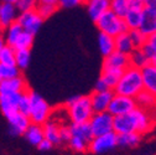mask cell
Wrapping results in <instances>:
<instances>
[{"label":"cell","instance_id":"13","mask_svg":"<svg viewBox=\"0 0 156 155\" xmlns=\"http://www.w3.org/2000/svg\"><path fill=\"white\" fill-rule=\"evenodd\" d=\"M130 66L129 62V55L119 52V51H113L108 56L104 57L103 66L102 67H109V68H119V70H125Z\"/></svg>","mask_w":156,"mask_h":155},{"label":"cell","instance_id":"41","mask_svg":"<svg viewBox=\"0 0 156 155\" xmlns=\"http://www.w3.org/2000/svg\"><path fill=\"white\" fill-rule=\"evenodd\" d=\"M86 3V0H58V6L65 8V9H71L80 6Z\"/></svg>","mask_w":156,"mask_h":155},{"label":"cell","instance_id":"42","mask_svg":"<svg viewBox=\"0 0 156 155\" xmlns=\"http://www.w3.org/2000/svg\"><path fill=\"white\" fill-rule=\"evenodd\" d=\"M141 51L144 52V55H145V56L147 57V59H149V61H151V59H152V57L156 55V52L154 51V49L151 47V45H150L147 41H146V44L141 47Z\"/></svg>","mask_w":156,"mask_h":155},{"label":"cell","instance_id":"50","mask_svg":"<svg viewBox=\"0 0 156 155\" xmlns=\"http://www.w3.org/2000/svg\"><path fill=\"white\" fill-rule=\"evenodd\" d=\"M2 3H8V4H15L16 0H2Z\"/></svg>","mask_w":156,"mask_h":155},{"label":"cell","instance_id":"2","mask_svg":"<svg viewBox=\"0 0 156 155\" xmlns=\"http://www.w3.org/2000/svg\"><path fill=\"white\" fill-rule=\"evenodd\" d=\"M143 89L144 87H143L141 72L139 68L133 66H129L123 71V74L119 78L118 83L113 88L114 93L131 97V98H135L136 94L140 93Z\"/></svg>","mask_w":156,"mask_h":155},{"label":"cell","instance_id":"8","mask_svg":"<svg viewBox=\"0 0 156 155\" xmlns=\"http://www.w3.org/2000/svg\"><path fill=\"white\" fill-rule=\"evenodd\" d=\"M135 108H136V103H135L134 98L114 93L107 110L113 115V117H116V115L126 114V113L134 110Z\"/></svg>","mask_w":156,"mask_h":155},{"label":"cell","instance_id":"4","mask_svg":"<svg viewBox=\"0 0 156 155\" xmlns=\"http://www.w3.org/2000/svg\"><path fill=\"white\" fill-rule=\"evenodd\" d=\"M29 98H30V112H29V119L34 124L42 125L47 122L52 114V109L50 104L42 98L40 94H37L34 91H29Z\"/></svg>","mask_w":156,"mask_h":155},{"label":"cell","instance_id":"43","mask_svg":"<svg viewBox=\"0 0 156 155\" xmlns=\"http://www.w3.org/2000/svg\"><path fill=\"white\" fill-rule=\"evenodd\" d=\"M144 9L156 16V0H144Z\"/></svg>","mask_w":156,"mask_h":155},{"label":"cell","instance_id":"45","mask_svg":"<svg viewBox=\"0 0 156 155\" xmlns=\"http://www.w3.org/2000/svg\"><path fill=\"white\" fill-rule=\"evenodd\" d=\"M129 9H144V2L141 0H128Z\"/></svg>","mask_w":156,"mask_h":155},{"label":"cell","instance_id":"11","mask_svg":"<svg viewBox=\"0 0 156 155\" xmlns=\"http://www.w3.org/2000/svg\"><path fill=\"white\" fill-rule=\"evenodd\" d=\"M21 94L23 92L0 94V109H2L3 114L5 115V118H9L10 115L17 112V103H19Z\"/></svg>","mask_w":156,"mask_h":155},{"label":"cell","instance_id":"36","mask_svg":"<svg viewBox=\"0 0 156 155\" xmlns=\"http://www.w3.org/2000/svg\"><path fill=\"white\" fill-rule=\"evenodd\" d=\"M68 145L72 150L78 151V153H84L88 151V145L89 143L86 142L84 139L80 138V137H76V135H71V139L68 142Z\"/></svg>","mask_w":156,"mask_h":155},{"label":"cell","instance_id":"51","mask_svg":"<svg viewBox=\"0 0 156 155\" xmlns=\"http://www.w3.org/2000/svg\"><path fill=\"white\" fill-rule=\"evenodd\" d=\"M150 62H151V63H152L154 66H156V55H155V56L152 57V59H151V61H150Z\"/></svg>","mask_w":156,"mask_h":155},{"label":"cell","instance_id":"15","mask_svg":"<svg viewBox=\"0 0 156 155\" xmlns=\"http://www.w3.org/2000/svg\"><path fill=\"white\" fill-rule=\"evenodd\" d=\"M88 15L95 23L98 19L110 9V0H86Z\"/></svg>","mask_w":156,"mask_h":155},{"label":"cell","instance_id":"17","mask_svg":"<svg viewBox=\"0 0 156 155\" xmlns=\"http://www.w3.org/2000/svg\"><path fill=\"white\" fill-rule=\"evenodd\" d=\"M60 127H61L60 123H57L56 121H52L51 118L42 124L44 137L52 145H60L61 144V140H60Z\"/></svg>","mask_w":156,"mask_h":155},{"label":"cell","instance_id":"47","mask_svg":"<svg viewBox=\"0 0 156 155\" xmlns=\"http://www.w3.org/2000/svg\"><path fill=\"white\" fill-rule=\"evenodd\" d=\"M147 42L151 45V47H152L154 51L156 52V32L152 34V35H150V36L147 37Z\"/></svg>","mask_w":156,"mask_h":155},{"label":"cell","instance_id":"9","mask_svg":"<svg viewBox=\"0 0 156 155\" xmlns=\"http://www.w3.org/2000/svg\"><path fill=\"white\" fill-rule=\"evenodd\" d=\"M16 21L23 27L24 31L30 32L35 36L37 34V31L40 30V27L44 23V19L37 14L36 9H34V10L20 13V15L16 17Z\"/></svg>","mask_w":156,"mask_h":155},{"label":"cell","instance_id":"6","mask_svg":"<svg viewBox=\"0 0 156 155\" xmlns=\"http://www.w3.org/2000/svg\"><path fill=\"white\" fill-rule=\"evenodd\" d=\"M113 118L114 117L108 110L94 113L88 122L93 133V137H99V135L113 132Z\"/></svg>","mask_w":156,"mask_h":155},{"label":"cell","instance_id":"29","mask_svg":"<svg viewBox=\"0 0 156 155\" xmlns=\"http://www.w3.org/2000/svg\"><path fill=\"white\" fill-rule=\"evenodd\" d=\"M141 140L139 133H124L118 134V145L120 146H136Z\"/></svg>","mask_w":156,"mask_h":155},{"label":"cell","instance_id":"53","mask_svg":"<svg viewBox=\"0 0 156 155\" xmlns=\"http://www.w3.org/2000/svg\"><path fill=\"white\" fill-rule=\"evenodd\" d=\"M141 2H144V0H141Z\"/></svg>","mask_w":156,"mask_h":155},{"label":"cell","instance_id":"26","mask_svg":"<svg viewBox=\"0 0 156 155\" xmlns=\"http://www.w3.org/2000/svg\"><path fill=\"white\" fill-rule=\"evenodd\" d=\"M98 45L102 55L105 57L113 51H115V42H114V36H110L104 32H99L98 36Z\"/></svg>","mask_w":156,"mask_h":155},{"label":"cell","instance_id":"25","mask_svg":"<svg viewBox=\"0 0 156 155\" xmlns=\"http://www.w3.org/2000/svg\"><path fill=\"white\" fill-rule=\"evenodd\" d=\"M114 42H115V50L119 51V52L129 55L134 50V46L131 44V40H130L128 32H123V34L116 35L114 37Z\"/></svg>","mask_w":156,"mask_h":155},{"label":"cell","instance_id":"5","mask_svg":"<svg viewBox=\"0 0 156 155\" xmlns=\"http://www.w3.org/2000/svg\"><path fill=\"white\" fill-rule=\"evenodd\" d=\"M95 25L101 32L108 34L110 36H116L123 32H128L129 29L124 21V19L116 16L113 11L108 10L105 11L98 20L95 21Z\"/></svg>","mask_w":156,"mask_h":155},{"label":"cell","instance_id":"14","mask_svg":"<svg viewBox=\"0 0 156 155\" xmlns=\"http://www.w3.org/2000/svg\"><path fill=\"white\" fill-rule=\"evenodd\" d=\"M140 72H141L144 89L156 96V66L149 62L143 68H140Z\"/></svg>","mask_w":156,"mask_h":155},{"label":"cell","instance_id":"10","mask_svg":"<svg viewBox=\"0 0 156 155\" xmlns=\"http://www.w3.org/2000/svg\"><path fill=\"white\" fill-rule=\"evenodd\" d=\"M114 96L113 89H108L104 92H97L94 91L92 94H89L90 98V104L93 108L94 113H99V112H105L108 109V106Z\"/></svg>","mask_w":156,"mask_h":155},{"label":"cell","instance_id":"46","mask_svg":"<svg viewBox=\"0 0 156 155\" xmlns=\"http://www.w3.org/2000/svg\"><path fill=\"white\" fill-rule=\"evenodd\" d=\"M52 146H53V145H52V144H51V143H50L47 139H45V138H44V139H42L40 143H38V145H37V148L40 149L41 151H46V150H50Z\"/></svg>","mask_w":156,"mask_h":155},{"label":"cell","instance_id":"34","mask_svg":"<svg viewBox=\"0 0 156 155\" xmlns=\"http://www.w3.org/2000/svg\"><path fill=\"white\" fill-rule=\"evenodd\" d=\"M110 11H113L116 16L124 19L129 10L128 0H110Z\"/></svg>","mask_w":156,"mask_h":155},{"label":"cell","instance_id":"35","mask_svg":"<svg viewBox=\"0 0 156 155\" xmlns=\"http://www.w3.org/2000/svg\"><path fill=\"white\" fill-rule=\"evenodd\" d=\"M17 76H20V70L16 66H8V65L0 63V82L14 78V77H17Z\"/></svg>","mask_w":156,"mask_h":155},{"label":"cell","instance_id":"24","mask_svg":"<svg viewBox=\"0 0 156 155\" xmlns=\"http://www.w3.org/2000/svg\"><path fill=\"white\" fill-rule=\"evenodd\" d=\"M143 10L144 9H129L124 16V21L129 30L139 29L143 20Z\"/></svg>","mask_w":156,"mask_h":155},{"label":"cell","instance_id":"3","mask_svg":"<svg viewBox=\"0 0 156 155\" xmlns=\"http://www.w3.org/2000/svg\"><path fill=\"white\" fill-rule=\"evenodd\" d=\"M66 112L72 123H88L94 114L89 96H73L66 102Z\"/></svg>","mask_w":156,"mask_h":155},{"label":"cell","instance_id":"27","mask_svg":"<svg viewBox=\"0 0 156 155\" xmlns=\"http://www.w3.org/2000/svg\"><path fill=\"white\" fill-rule=\"evenodd\" d=\"M129 62L130 66L136 67V68H143L145 65H147L150 61L149 59L144 55V52L141 51V49H134L130 53H129Z\"/></svg>","mask_w":156,"mask_h":155},{"label":"cell","instance_id":"32","mask_svg":"<svg viewBox=\"0 0 156 155\" xmlns=\"http://www.w3.org/2000/svg\"><path fill=\"white\" fill-rule=\"evenodd\" d=\"M0 63L15 66V49L9 45H4L0 51Z\"/></svg>","mask_w":156,"mask_h":155},{"label":"cell","instance_id":"22","mask_svg":"<svg viewBox=\"0 0 156 155\" xmlns=\"http://www.w3.org/2000/svg\"><path fill=\"white\" fill-rule=\"evenodd\" d=\"M139 30L147 37L156 32V16L147 10H143V20L139 26Z\"/></svg>","mask_w":156,"mask_h":155},{"label":"cell","instance_id":"20","mask_svg":"<svg viewBox=\"0 0 156 155\" xmlns=\"http://www.w3.org/2000/svg\"><path fill=\"white\" fill-rule=\"evenodd\" d=\"M24 137L25 139L32 144V145H38L45 137H44V129H42V125L40 124H34V123H30V125L27 127V129L24 132Z\"/></svg>","mask_w":156,"mask_h":155},{"label":"cell","instance_id":"39","mask_svg":"<svg viewBox=\"0 0 156 155\" xmlns=\"http://www.w3.org/2000/svg\"><path fill=\"white\" fill-rule=\"evenodd\" d=\"M16 11H29V10H34L37 5V0H16V3L14 4Z\"/></svg>","mask_w":156,"mask_h":155},{"label":"cell","instance_id":"31","mask_svg":"<svg viewBox=\"0 0 156 155\" xmlns=\"http://www.w3.org/2000/svg\"><path fill=\"white\" fill-rule=\"evenodd\" d=\"M34 44V35L26 31H23L20 36L17 37V40L14 45L15 50H30Z\"/></svg>","mask_w":156,"mask_h":155},{"label":"cell","instance_id":"23","mask_svg":"<svg viewBox=\"0 0 156 155\" xmlns=\"http://www.w3.org/2000/svg\"><path fill=\"white\" fill-rule=\"evenodd\" d=\"M124 70H119V68H109V67H102V74L101 78L108 85V87L110 89H113L116 83H118L119 78L123 74Z\"/></svg>","mask_w":156,"mask_h":155},{"label":"cell","instance_id":"48","mask_svg":"<svg viewBox=\"0 0 156 155\" xmlns=\"http://www.w3.org/2000/svg\"><path fill=\"white\" fill-rule=\"evenodd\" d=\"M37 3H41V4H47V5H55V6H58V0H38Z\"/></svg>","mask_w":156,"mask_h":155},{"label":"cell","instance_id":"49","mask_svg":"<svg viewBox=\"0 0 156 155\" xmlns=\"http://www.w3.org/2000/svg\"><path fill=\"white\" fill-rule=\"evenodd\" d=\"M4 45H5V41H4V38H3V36L0 35V51H2V49L4 47Z\"/></svg>","mask_w":156,"mask_h":155},{"label":"cell","instance_id":"37","mask_svg":"<svg viewBox=\"0 0 156 155\" xmlns=\"http://www.w3.org/2000/svg\"><path fill=\"white\" fill-rule=\"evenodd\" d=\"M29 91H25L23 92L20 99H19V103H17V112H20L21 114L24 115H27L29 117V112H30V98H29Z\"/></svg>","mask_w":156,"mask_h":155},{"label":"cell","instance_id":"40","mask_svg":"<svg viewBox=\"0 0 156 155\" xmlns=\"http://www.w3.org/2000/svg\"><path fill=\"white\" fill-rule=\"evenodd\" d=\"M69 139H71L69 125L61 124V127H60V140H61V144H68Z\"/></svg>","mask_w":156,"mask_h":155},{"label":"cell","instance_id":"7","mask_svg":"<svg viewBox=\"0 0 156 155\" xmlns=\"http://www.w3.org/2000/svg\"><path fill=\"white\" fill-rule=\"evenodd\" d=\"M118 145V134L110 132L99 137H94L88 145V151L93 154H103Z\"/></svg>","mask_w":156,"mask_h":155},{"label":"cell","instance_id":"33","mask_svg":"<svg viewBox=\"0 0 156 155\" xmlns=\"http://www.w3.org/2000/svg\"><path fill=\"white\" fill-rule=\"evenodd\" d=\"M128 34H129V37L131 40V44H133L134 49H141L147 41V36L144 35L139 29L129 30Z\"/></svg>","mask_w":156,"mask_h":155},{"label":"cell","instance_id":"16","mask_svg":"<svg viewBox=\"0 0 156 155\" xmlns=\"http://www.w3.org/2000/svg\"><path fill=\"white\" fill-rule=\"evenodd\" d=\"M27 83L24 80V77L17 76L10 80H5L0 82V94L6 93H15V92H24L27 91Z\"/></svg>","mask_w":156,"mask_h":155},{"label":"cell","instance_id":"30","mask_svg":"<svg viewBox=\"0 0 156 155\" xmlns=\"http://www.w3.org/2000/svg\"><path fill=\"white\" fill-rule=\"evenodd\" d=\"M31 52L30 50H15V66L19 70H25L30 65Z\"/></svg>","mask_w":156,"mask_h":155},{"label":"cell","instance_id":"44","mask_svg":"<svg viewBox=\"0 0 156 155\" xmlns=\"http://www.w3.org/2000/svg\"><path fill=\"white\" fill-rule=\"evenodd\" d=\"M108 89H110V88L108 87V85H107L102 78H99L98 81L95 82L94 91H97V92H104V91H108Z\"/></svg>","mask_w":156,"mask_h":155},{"label":"cell","instance_id":"12","mask_svg":"<svg viewBox=\"0 0 156 155\" xmlns=\"http://www.w3.org/2000/svg\"><path fill=\"white\" fill-rule=\"evenodd\" d=\"M6 119H8L9 124H10L9 132H10L11 135H15V137L16 135H23L24 132L27 129V127L31 123L27 115H24L20 112L14 113L12 115H10V117L6 118Z\"/></svg>","mask_w":156,"mask_h":155},{"label":"cell","instance_id":"1","mask_svg":"<svg viewBox=\"0 0 156 155\" xmlns=\"http://www.w3.org/2000/svg\"><path fill=\"white\" fill-rule=\"evenodd\" d=\"M155 119L156 118L152 115V112L136 107L126 114L116 115L113 118V132L116 134L139 133L143 135L154 128Z\"/></svg>","mask_w":156,"mask_h":155},{"label":"cell","instance_id":"18","mask_svg":"<svg viewBox=\"0 0 156 155\" xmlns=\"http://www.w3.org/2000/svg\"><path fill=\"white\" fill-rule=\"evenodd\" d=\"M16 21V9L14 4H0V29H6L10 24Z\"/></svg>","mask_w":156,"mask_h":155},{"label":"cell","instance_id":"54","mask_svg":"<svg viewBox=\"0 0 156 155\" xmlns=\"http://www.w3.org/2000/svg\"><path fill=\"white\" fill-rule=\"evenodd\" d=\"M37 2H38V0H37Z\"/></svg>","mask_w":156,"mask_h":155},{"label":"cell","instance_id":"19","mask_svg":"<svg viewBox=\"0 0 156 155\" xmlns=\"http://www.w3.org/2000/svg\"><path fill=\"white\" fill-rule=\"evenodd\" d=\"M135 103L138 108H141L147 112H152L156 108V96H154L152 93L143 89L140 93L136 94L135 97Z\"/></svg>","mask_w":156,"mask_h":155},{"label":"cell","instance_id":"52","mask_svg":"<svg viewBox=\"0 0 156 155\" xmlns=\"http://www.w3.org/2000/svg\"><path fill=\"white\" fill-rule=\"evenodd\" d=\"M0 35H2V29H0Z\"/></svg>","mask_w":156,"mask_h":155},{"label":"cell","instance_id":"21","mask_svg":"<svg viewBox=\"0 0 156 155\" xmlns=\"http://www.w3.org/2000/svg\"><path fill=\"white\" fill-rule=\"evenodd\" d=\"M69 130H71V135L80 137L88 143L94 138L89 123H71Z\"/></svg>","mask_w":156,"mask_h":155},{"label":"cell","instance_id":"28","mask_svg":"<svg viewBox=\"0 0 156 155\" xmlns=\"http://www.w3.org/2000/svg\"><path fill=\"white\" fill-rule=\"evenodd\" d=\"M23 27L17 24V21H14L12 24H10L8 27H6V36H5V45H9V46H12L15 45L17 37L20 36V34L23 32Z\"/></svg>","mask_w":156,"mask_h":155},{"label":"cell","instance_id":"38","mask_svg":"<svg viewBox=\"0 0 156 155\" xmlns=\"http://www.w3.org/2000/svg\"><path fill=\"white\" fill-rule=\"evenodd\" d=\"M36 11H37V14L40 15L44 20L45 19H48L56 10H57V6H55V5H47V4H41V3H37V5H36Z\"/></svg>","mask_w":156,"mask_h":155}]
</instances>
